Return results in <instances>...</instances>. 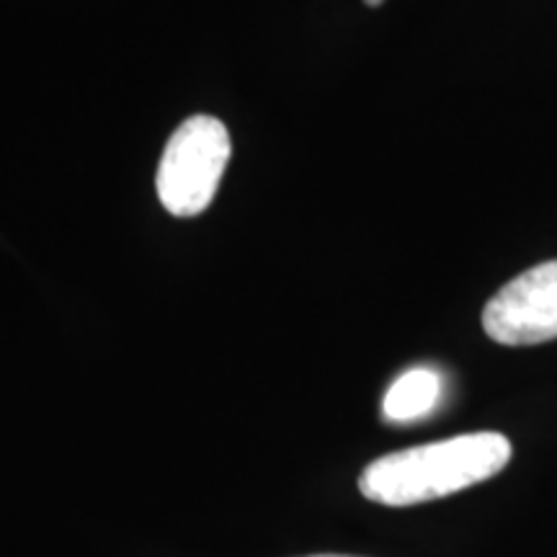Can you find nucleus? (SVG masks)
<instances>
[{
  "label": "nucleus",
  "instance_id": "f257e3e1",
  "mask_svg": "<svg viewBox=\"0 0 557 557\" xmlns=\"http://www.w3.org/2000/svg\"><path fill=\"white\" fill-rule=\"evenodd\" d=\"M511 442L496 431L393 451L367 465L361 496L382 506H418L496 478L511 459Z\"/></svg>",
  "mask_w": 557,
  "mask_h": 557
},
{
  "label": "nucleus",
  "instance_id": "f03ea898",
  "mask_svg": "<svg viewBox=\"0 0 557 557\" xmlns=\"http://www.w3.org/2000/svg\"><path fill=\"white\" fill-rule=\"evenodd\" d=\"M230 135L209 114L189 116L173 132L160 158L156 189L173 218H197L212 205L230 160Z\"/></svg>",
  "mask_w": 557,
  "mask_h": 557
},
{
  "label": "nucleus",
  "instance_id": "7ed1b4c3",
  "mask_svg": "<svg viewBox=\"0 0 557 557\" xmlns=\"http://www.w3.org/2000/svg\"><path fill=\"white\" fill-rule=\"evenodd\" d=\"M487 338L500 346H534L557 338V261L524 271L487 299Z\"/></svg>",
  "mask_w": 557,
  "mask_h": 557
},
{
  "label": "nucleus",
  "instance_id": "20e7f679",
  "mask_svg": "<svg viewBox=\"0 0 557 557\" xmlns=\"http://www.w3.org/2000/svg\"><path fill=\"white\" fill-rule=\"evenodd\" d=\"M442 398V377L434 369L418 367L403 374L387 389L382 413L393 423H408L429 416Z\"/></svg>",
  "mask_w": 557,
  "mask_h": 557
},
{
  "label": "nucleus",
  "instance_id": "39448f33",
  "mask_svg": "<svg viewBox=\"0 0 557 557\" xmlns=\"http://www.w3.org/2000/svg\"><path fill=\"white\" fill-rule=\"evenodd\" d=\"M364 3H367V5H372V9H377V5L385 3V0H364Z\"/></svg>",
  "mask_w": 557,
  "mask_h": 557
},
{
  "label": "nucleus",
  "instance_id": "423d86ee",
  "mask_svg": "<svg viewBox=\"0 0 557 557\" xmlns=\"http://www.w3.org/2000/svg\"><path fill=\"white\" fill-rule=\"evenodd\" d=\"M310 557H351V555H310Z\"/></svg>",
  "mask_w": 557,
  "mask_h": 557
}]
</instances>
